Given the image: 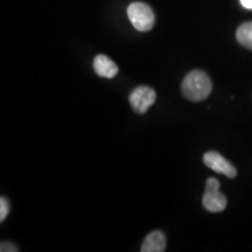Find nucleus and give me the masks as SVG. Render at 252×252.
<instances>
[{
    "label": "nucleus",
    "mask_w": 252,
    "mask_h": 252,
    "mask_svg": "<svg viewBox=\"0 0 252 252\" xmlns=\"http://www.w3.org/2000/svg\"><path fill=\"white\" fill-rule=\"evenodd\" d=\"M213 83L208 74L202 70H193L186 75L181 84V91L186 98L193 102L204 100L212 94Z\"/></svg>",
    "instance_id": "nucleus-1"
},
{
    "label": "nucleus",
    "mask_w": 252,
    "mask_h": 252,
    "mask_svg": "<svg viewBox=\"0 0 252 252\" xmlns=\"http://www.w3.org/2000/svg\"><path fill=\"white\" fill-rule=\"evenodd\" d=\"M127 17L132 26L139 32H149L156 23V15L152 8L145 2H132L127 7Z\"/></svg>",
    "instance_id": "nucleus-2"
},
{
    "label": "nucleus",
    "mask_w": 252,
    "mask_h": 252,
    "mask_svg": "<svg viewBox=\"0 0 252 252\" xmlns=\"http://www.w3.org/2000/svg\"><path fill=\"white\" fill-rule=\"evenodd\" d=\"M226 203V197L220 191V181L215 178L208 179L202 197L203 207L210 213H220L225 209Z\"/></svg>",
    "instance_id": "nucleus-3"
},
{
    "label": "nucleus",
    "mask_w": 252,
    "mask_h": 252,
    "mask_svg": "<svg viewBox=\"0 0 252 252\" xmlns=\"http://www.w3.org/2000/svg\"><path fill=\"white\" fill-rule=\"evenodd\" d=\"M132 109L138 113L147 112L151 106L156 103L157 94L152 88L140 86L132 91L128 97Z\"/></svg>",
    "instance_id": "nucleus-4"
},
{
    "label": "nucleus",
    "mask_w": 252,
    "mask_h": 252,
    "mask_svg": "<svg viewBox=\"0 0 252 252\" xmlns=\"http://www.w3.org/2000/svg\"><path fill=\"white\" fill-rule=\"evenodd\" d=\"M203 162L214 172L225 175L229 179H234L237 175V171H236L234 165L228 161L224 157L220 156V153L214 152V151H210V152L204 154Z\"/></svg>",
    "instance_id": "nucleus-5"
},
{
    "label": "nucleus",
    "mask_w": 252,
    "mask_h": 252,
    "mask_svg": "<svg viewBox=\"0 0 252 252\" xmlns=\"http://www.w3.org/2000/svg\"><path fill=\"white\" fill-rule=\"evenodd\" d=\"M94 70L104 78H113L118 74V67L111 59L105 55H97L94 60Z\"/></svg>",
    "instance_id": "nucleus-6"
},
{
    "label": "nucleus",
    "mask_w": 252,
    "mask_h": 252,
    "mask_svg": "<svg viewBox=\"0 0 252 252\" xmlns=\"http://www.w3.org/2000/svg\"><path fill=\"white\" fill-rule=\"evenodd\" d=\"M143 252H163L166 250V237L163 232L156 230L146 236L141 244Z\"/></svg>",
    "instance_id": "nucleus-7"
},
{
    "label": "nucleus",
    "mask_w": 252,
    "mask_h": 252,
    "mask_svg": "<svg viewBox=\"0 0 252 252\" xmlns=\"http://www.w3.org/2000/svg\"><path fill=\"white\" fill-rule=\"evenodd\" d=\"M236 37L242 46L252 50V21L241 25L236 33Z\"/></svg>",
    "instance_id": "nucleus-8"
},
{
    "label": "nucleus",
    "mask_w": 252,
    "mask_h": 252,
    "mask_svg": "<svg viewBox=\"0 0 252 252\" xmlns=\"http://www.w3.org/2000/svg\"><path fill=\"white\" fill-rule=\"evenodd\" d=\"M9 213V202L7 198H0V222H4Z\"/></svg>",
    "instance_id": "nucleus-9"
},
{
    "label": "nucleus",
    "mask_w": 252,
    "mask_h": 252,
    "mask_svg": "<svg viewBox=\"0 0 252 252\" xmlns=\"http://www.w3.org/2000/svg\"><path fill=\"white\" fill-rule=\"evenodd\" d=\"M0 251L1 252H17L18 251V248L15 247L13 243H11V242H1V244H0Z\"/></svg>",
    "instance_id": "nucleus-10"
},
{
    "label": "nucleus",
    "mask_w": 252,
    "mask_h": 252,
    "mask_svg": "<svg viewBox=\"0 0 252 252\" xmlns=\"http://www.w3.org/2000/svg\"><path fill=\"white\" fill-rule=\"evenodd\" d=\"M241 4L245 8L252 9V0H241Z\"/></svg>",
    "instance_id": "nucleus-11"
}]
</instances>
